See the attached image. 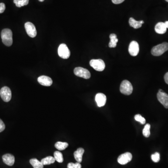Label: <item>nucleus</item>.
<instances>
[{
	"instance_id": "12",
	"label": "nucleus",
	"mask_w": 168,
	"mask_h": 168,
	"mask_svg": "<svg viewBox=\"0 0 168 168\" xmlns=\"http://www.w3.org/2000/svg\"><path fill=\"white\" fill-rule=\"evenodd\" d=\"M37 81L41 85L45 86H50L52 84V80L50 77L46 76H41L38 77Z\"/></svg>"
},
{
	"instance_id": "17",
	"label": "nucleus",
	"mask_w": 168,
	"mask_h": 168,
	"mask_svg": "<svg viewBox=\"0 0 168 168\" xmlns=\"http://www.w3.org/2000/svg\"><path fill=\"white\" fill-rule=\"evenodd\" d=\"M84 151L85 150H84V149L80 148L78 149L77 150L74 152V158L76 159L77 162L79 163L82 162V156H83Z\"/></svg>"
},
{
	"instance_id": "20",
	"label": "nucleus",
	"mask_w": 168,
	"mask_h": 168,
	"mask_svg": "<svg viewBox=\"0 0 168 168\" xmlns=\"http://www.w3.org/2000/svg\"><path fill=\"white\" fill-rule=\"evenodd\" d=\"M55 161L56 160H55L54 157H52L51 156H49L45 157V158H43V159H42L41 162L42 164H43L44 165H50V164L54 163Z\"/></svg>"
},
{
	"instance_id": "24",
	"label": "nucleus",
	"mask_w": 168,
	"mask_h": 168,
	"mask_svg": "<svg viewBox=\"0 0 168 168\" xmlns=\"http://www.w3.org/2000/svg\"><path fill=\"white\" fill-rule=\"evenodd\" d=\"M150 125L149 124H147L145 125L142 131L143 135L145 137H149L150 136Z\"/></svg>"
},
{
	"instance_id": "13",
	"label": "nucleus",
	"mask_w": 168,
	"mask_h": 168,
	"mask_svg": "<svg viewBox=\"0 0 168 168\" xmlns=\"http://www.w3.org/2000/svg\"><path fill=\"white\" fill-rule=\"evenodd\" d=\"M95 101L99 107H102L106 103V96L102 93H97L95 96Z\"/></svg>"
},
{
	"instance_id": "7",
	"label": "nucleus",
	"mask_w": 168,
	"mask_h": 168,
	"mask_svg": "<svg viewBox=\"0 0 168 168\" xmlns=\"http://www.w3.org/2000/svg\"><path fill=\"white\" fill-rule=\"evenodd\" d=\"M0 96L3 101L6 102H9L11 99L12 93L9 87L4 86L0 90Z\"/></svg>"
},
{
	"instance_id": "31",
	"label": "nucleus",
	"mask_w": 168,
	"mask_h": 168,
	"mask_svg": "<svg viewBox=\"0 0 168 168\" xmlns=\"http://www.w3.org/2000/svg\"><path fill=\"white\" fill-rule=\"evenodd\" d=\"M164 79L166 84H168V72L164 75Z\"/></svg>"
},
{
	"instance_id": "28",
	"label": "nucleus",
	"mask_w": 168,
	"mask_h": 168,
	"mask_svg": "<svg viewBox=\"0 0 168 168\" xmlns=\"http://www.w3.org/2000/svg\"><path fill=\"white\" fill-rule=\"evenodd\" d=\"M5 128V125L1 119H0V132L4 131Z\"/></svg>"
},
{
	"instance_id": "26",
	"label": "nucleus",
	"mask_w": 168,
	"mask_h": 168,
	"mask_svg": "<svg viewBox=\"0 0 168 168\" xmlns=\"http://www.w3.org/2000/svg\"><path fill=\"white\" fill-rule=\"evenodd\" d=\"M151 159L155 163H158L160 160V154L158 152H156L155 154L151 155Z\"/></svg>"
},
{
	"instance_id": "23",
	"label": "nucleus",
	"mask_w": 168,
	"mask_h": 168,
	"mask_svg": "<svg viewBox=\"0 0 168 168\" xmlns=\"http://www.w3.org/2000/svg\"><path fill=\"white\" fill-rule=\"evenodd\" d=\"M29 0H14V2L18 8L28 5Z\"/></svg>"
},
{
	"instance_id": "6",
	"label": "nucleus",
	"mask_w": 168,
	"mask_h": 168,
	"mask_svg": "<svg viewBox=\"0 0 168 168\" xmlns=\"http://www.w3.org/2000/svg\"><path fill=\"white\" fill-rule=\"evenodd\" d=\"M58 54L61 58L67 59L70 57L71 52L67 45L65 44H62L58 47Z\"/></svg>"
},
{
	"instance_id": "33",
	"label": "nucleus",
	"mask_w": 168,
	"mask_h": 168,
	"mask_svg": "<svg viewBox=\"0 0 168 168\" xmlns=\"http://www.w3.org/2000/svg\"><path fill=\"white\" fill-rule=\"evenodd\" d=\"M38 1L40 2H43L44 1V0H38Z\"/></svg>"
},
{
	"instance_id": "10",
	"label": "nucleus",
	"mask_w": 168,
	"mask_h": 168,
	"mask_svg": "<svg viewBox=\"0 0 168 168\" xmlns=\"http://www.w3.org/2000/svg\"><path fill=\"white\" fill-rule=\"evenodd\" d=\"M132 159V155L129 152H126L118 157L117 161L120 164L125 165L129 163Z\"/></svg>"
},
{
	"instance_id": "3",
	"label": "nucleus",
	"mask_w": 168,
	"mask_h": 168,
	"mask_svg": "<svg viewBox=\"0 0 168 168\" xmlns=\"http://www.w3.org/2000/svg\"><path fill=\"white\" fill-rule=\"evenodd\" d=\"M132 84L127 80H124L121 82L120 86L121 92L125 95H130L133 92Z\"/></svg>"
},
{
	"instance_id": "21",
	"label": "nucleus",
	"mask_w": 168,
	"mask_h": 168,
	"mask_svg": "<svg viewBox=\"0 0 168 168\" xmlns=\"http://www.w3.org/2000/svg\"><path fill=\"white\" fill-rule=\"evenodd\" d=\"M68 146V143L65 142H58L55 145V148L59 150H65Z\"/></svg>"
},
{
	"instance_id": "5",
	"label": "nucleus",
	"mask_w": 168,
	"mask_h": 168,
	"mask_svg": "<svg viewBox=\"0 0 168 168\" xmlns=\"http://www.w3.org/2000/svg\"><path fill=\"white\" fill-rule=\"evenodd\" d=\"M74 73L76 76L85 79H89L91 77V73L87 69L81 67H76L74 69Z\"/></svg>"
},
{
	"instance_id": "34",
	"label": "nucleus",
	"mask_w": 168,
	"mask_h": 168,
	"mask_svg": "<svg viewBox=\"0 0 168 168\" xmlns=\"http://www.w3.org/2000/svg\"><path fill=\"white\" fill-rule=\"evenodd\" d=\"M167 2H168V0H165Z\"/></svg>"
},
{
	"instance_id": "8",
	"label": "nucleus",
	"mask_w": 168,
	"mask_h": 168,
	"mask_svg": "<svg viewBox=\"0 0 168 168\" xmlns=\"http://www.w3.org/2000/svg\"><path fill=\"white\" fill-rule=\"evenodd\" d=\"M25 30L30 37L34 38L37 35L36 28L35 25L30 22H27L24 24Z\"/></svg>"
},
{
	"instance_id": "9",
	"label": "nucleus",
	"mask_w": 168,
	"mask_h": 168,
	"mask_svg": "<svg viewBox=\"0 0 168 168\" xmlns=\"http://www.w3.org/2000/svg\"><path fill=\"white\" fill-rule=\"evenodd\" d=\"M157 98L159 102L165 108H168V95L167 93L163 92L162 89H159L157 94Z\"/></svg>"
},
{
	"instance_id": "2",
	"label": "nucleus",
	"mask_w": 168,
	"mask_h": 168,
	"mask_svg": "<svg viewBox=\"0 0 168 168\" xmlns=\"http://www.w3.org/2000/svg\"><path fill=\"white\" fill-rule=\"evenodd\" d=\"M168 50V43L164 42L153 47L151 50V54L154 56H160Z\"/></svg>"
},
{
	"instance_id": "19",
	"label": "nucleus",
	"mask_w": 168,
	"mask_h": 168,
	"mask_svg": "<svg viewBox=\"0 0 168 168\" xmlns=\"http://www.w3.org/2000/svg\"><path fill=\"white\" fill-rule=\"evenodd\" d=\"M30 163L34 168H43L44 165L41 162L38 161L36 158H33L30 160Z\"/></svg>"
},
{
	"instance_id": "11",
	"label": "nucleus",
	"mask_w": 168,
	"mask_h": 168,
	"mask_svg": "<svg viewBox=\"0 0 168 168\" xmlns=\"http://www.w3.org/2000/svg\"><path fill=\"white\" fill-rule=\"evenodd\" d=\"M128 51L131 56H136L139 53V45L136 41H133L130 43L128 47Z\"/></svg>"
},
{
	"instance_id": "27",
	"label": "nucleus",
	"mask_w": 168,
	"mask_h": 168,
	"mask_svg": "<svg viewBox=\"0 0 168 168\" xmlns=\"http://www.w3.org/2000/svg\"><path fill=\"white\" fill-rule=\"evenodd\" d=\"M67 168H81V165L79 163H70L67 165Z\"/></svg>"
},
{
	"instance_id": "22",
	"label": "nucleus",
	"mask_w": 168,
	"mask_h": 168,
	"mask_svg": "<svg viewBox=\"0 0 168 168\" xmlns=\"http://www.w3.org/2000/svg\"><path fill=\"white\" fill-rule=\"evenodd\" d=\"M54 157L55 160L57 161L59 163H62L64 161L63 155L59 151H57L54 152Z\"/></svg>"
},
{
	"instance_id": "1",
	"label": "nucleus",
	"mask_w": 168,
	"mask_h": 168,
	"mask_svg": "<svg viewBox=\"0 0 168 168\" xmlns=\"http://www.w3.org/2000/svg\"><path fill=\"white\" fill-rule=\"evenodd\" d=\"M13 34L11 30L4 29L1 32L2 43L7 46H10L13 44Z\"/></svg>"
},
{
	"instance_id": "14",
	"label": "nucleus",
	"mask_w": 168,
	"mask_h": 168,
	"mask_svg": "<svg viewBox=\"0 0 168 168\" xmlns=\"http://www.w3.org/2000/svg\"><path fill=\"white\" fill-rule=\"evenodd\" d=\"M2 160L5 164L9 166H12L15 163V158L11 154H7L2 156Z\"/></svg>"
},
{
	"instance_id": "30",
	"label": "nucleus",
	"mask_w": 168,
	"mask_h": 168,
	"mask_svg": "<svg viewBox=\"0 0 168 168\" xmlns=\"http://www.w3.org/2000/svg\"><path fill=\"white\" fill-rule=\"evenodd\" d=\"M125 0H112L113 3L115 4H121Z\"/></svg>"
},
{
	"instance_id": "32",
	"label": "nucleus",
	"mask_w": 168,
	"mask_h": 168,
	"mask_svg": "<svg viewBox=\"0 0 168 168\" xmlns=\"http://www.w3.org/2000/svg\"><path fill=\"white\" fill-rule=\"evenodd\" d=\"M164 23H165V26L167 29V28H168V21H166Z\"/></svg>"
},
{
	"instance_id": "25",
	"label": "nucleus",
	"mask_w": 168,
	"mask_h": 168,
	"mask_svg": "<svg viewBox=\"0 0 168 168\" xmlns=\"http://www.w3.org/2000/svg\"><path fill=\"white\" fill-rule=\"evenodd\" d=\"M135 119L136 121H139L142 124H144L146 123V120L144 117L140 114H136L135 116Z\"/></svg>"
},
{
	"instance_id": "16",
	"label": "nucleus",
	"mask_w": 168,
	"mask_h": 168,
	"mask_svg": "<svg viewBox=\"0 0 168 168\" xmlns=\"http://www.w3.org/2000/svg\"><path fill=\"white\" fill-rule=\"evenodd\" d=\"M144 23V21L142 20L137 21L132 17L130 18L129 20V23L130 26L135 29L141 28L142 26V24Z\"/></svg>"
},
{
	"instance_id": "15",
	"label": "nucleus",
	"mask_w": 168,
	"mask_h": 168,
	"mask_svg": "<svg viewBox=\"0 0 168 168\" xmlns=\"http://www.w3.org/2000/svg\"><path fill=\"white\" fill-rule=\"evenodd\" d=\"M155 30L158 34H163L167 31V28L165 26L164 23L159 22L156 25Z\"/></svg>"
},
{
	"instance_id": "18",
	"label": "nucleus",
	"mask_w": 168,
	"mask_h": 168,
	"mask_svg": "<svg viewBox=\"0 0 168 168\" xmlns=\"http://www.w3.org/2000/svg\"><path fill=\"white\" fill-rule=\"evenodd\" d=\"M110 41L109 43V47L110 48H115L117 46V42H118L117 36L115 34H111L110 35Z\"/></svg>"
},
{
	"instance_id": "29",
	"label": "nucleus",
	"mask_w": 168,
	"mask_h": 168,
	"mask_svg": "<svg viewBox=\"0 0 168 168\" xmlns=\"http://www.w3.org/2000/svg\"><path fill=\"white\" fill-rule=\"evenodd\" d=\"M6 9V6L5 4L3 3H0V14L3 13Z\"/></svg>"
},
{
	"instance_id": "4",
	"label": "nucleus",
	"mask_w": 168,
	"mask_h": 168,
	"mask_svg": "<svg viewBox=\"0 0 168 168\" xmlns=\"http://www.w3.org/2000/svg\"><path fill=\"white\" fill-rule=\"evenodd\" d=\"M90 65L97 71L102 72L105 69V65L102 59H92L90 61Z\"/></svg>"
}]
</instances>
